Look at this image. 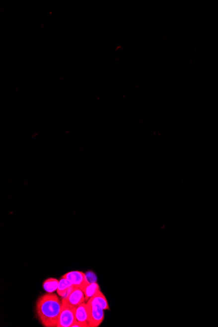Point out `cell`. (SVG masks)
Wrapping results in <instances>:
<instances>
[{
  "instance_id": "6da1fadb",
  "label": "cell",
  "mask_w": 218,
  "mask_h": 327,
  "mask_svg": "<svg viewBox=\"0 0 218 327\" xmlns=\"http://www.w3.org/2000/svg\"><path fill=\"white\" fill-rule=\"evenodd\" d=\"M62 302L53 293H48L37 299L36 312L43 327H57Z\"/></svg>"
},
{
  "instance_id": "7a4b0ae2",
  "label": "cell",
  "mask_w": 218,
  "mask_h": 327,
  "mask_svg": "<svg viewBox=\"0 0 218 327\" xmlns=\"http://www.w3.org/2000/svg\"><path fill=\"white\" fill-rule=\"evenodd\" d=\"M75 306L62 305L60 312L57 327H72V325L76 322Z\"/></svg>"
},
{
  "instance_id": "3957f363",
  "label": "cell",
  "mask_w": 218,
  "mask_h": 327,
  "mask_svg": "<svg viewBox=\"0 0 218 327\" xmlns=\"http://www.w3.org/2000/svg\"><path fill=\"white\" fill-rule=\"evenodd\" d=\"M62 278L70 280L74 287H78L82 291H84V289L90 284L86 275L84 272L80 271H72L66 273Z\"/></svg>"
},
{
  "instance_id": "277c9868",
  "label": "cell",
  "mask_w": 218,
  "mask_h": 327,
  "mask_svg": "<svg viewBox=\"0 0 218 327\" xmlns=\"http://www.w3.org/2000/svg\"><path fill=\"white\" fill-rule=\"evenodd\" d=\"M88 305L89 307V326L90 327H99L102 324L104 318H105L104 310L100 306L97 305Z\"/></svg>"
},
{
  "instance_id": "5b68a950",
  "label": "cell",
  "mask_w": 218,
  "mask_h": 327,
  "mask_svg": "<svg viewBox=\"0 0 218 327\" xmlns=\"http://www.w3.org/2000/svg\"><path fill=\"white\" fill-rule=\"evenodd\" d=\"M62 300V304L75 306V307H77L80 304L84 303L86 301L84 291L75 287L68 297Z\"/></svg>"
},
{
  "instance_id": "8992f818",
  "label": "cell",
  "mask_w": 218,
  "mask_h": 327,
  "mask_svg": "<svg viewBox=\"0 0 218 327\" xmlns=\"http://www.w3.org/2000/svg\"><path fill=\"white\" fill-rule=\"evenodd\" d=\"M75 317L76 322L90 327L88 324L89 307L87 304L82 303L76 308Z\"/></svg>"
},
{
  "instance_id": "52a82bcc",
  "label": "cell",
  "mask_w": 218,
  "mask_h": 327,
  "mask_svg": "<svg viewBox=\"0 0 218 327\" xmlns=\"http://www.w3.org/2000/svg\"><path fill=\"white\" fill-rule=\"evenodd\" d=\"M74 287L72 282L68 279L62 278L60 280L59 285L57 289L58 294L62 297V299L68 297L73 290Z\"/></svg>"
},
{
  "instance_id": "ba28073f",
  "label": "cell",
  "mask_w": 218,
  "mask_h": 327,
  "mask_svg": "<svg viewBox=\"0 0 218 327\" xmlns=\"http://www.w3.org/2000/svg\"><path fill=\"white\" fill-rule=\"evenodd\" d=\"M88 305H94L100 306L104 310H109L110 308L105 296L101 290L97 291L96 293L88 300Z\"/></svg>"
},
{
  "instance_id": "9c48e42d",
  "label": "cell",
  "mask_w": 218,
  "mask_h": 327,
  "mask_svg": "<svg viewBox=\"0 0 218 327\" xmlns=\"http://www.w3.org/2000/svg\"><path fill=\"white\" fill-rule=\"evenodd\" d=\"M99 290H100V287L97 282L90 283L83 291L85 295V301L88 302Z\"/></svg>"
},
{
  "instance_id": "30bf717a",
  "label": "cell",
  "mask_w": 218,
  "mask_h": 327,
  "mask_svg": "<svg viewBox=\"0 0 218 327\" xmlns=\"http://www.w3.org/2000/svg\"><path fill=\"white\" fill-rule=\"evenodd\" d=\"M60 281L57 279L51 278H48L47 280H45L43 282V288L47 293H53L55 291H57L58 285H59Z\"/></svg>"
},
{
  "instance_id": "8fae6325",
  "label": "cell",
  "mask_w": 218,
  "mask_h": 327,
  "mask_svg": "<svg viewBox=\"0 0 218 327\" xmlns=\"http://www.w3.org/2000/svg\"><path fill=\"white\" fill-rule=\"evenodd\" d=\"M72 327H87L86 326H85L84 324H81L80 322H76L72 325Z\"/></svg>"
}]
</instances>
